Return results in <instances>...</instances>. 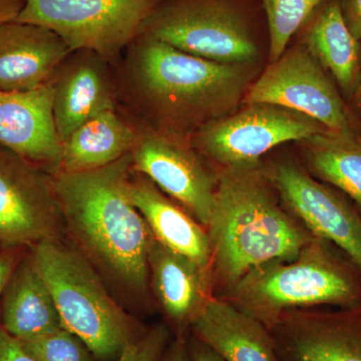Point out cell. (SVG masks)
Segmentation results:
<instances>
[{"label": "cell", "instance_id": "28", "mask_svg": "<svg viewBox=\"0 0 361 361\" xmlns=\"http://www.w3.org/2000/svg\"><path fill=\"white\" fill-rule=\"evenodd\" d=\"M338 2L348 30L361 42V0H338Z\"/></svg>", "mask_w": 361, "mask_h": 361}, {"label": "cell", "instance_id": "3", "mask_svg": "<svg viewBox=\"0 0 361 361\" xmlns=\"http://www.w3.org/2000/svg\"><path fill=\"white\" fill-rule=\"evenodd\" d=\"M218 173L215 204L207 227L216 297L259 266L293 260L315 238L285 208L262 163Z\"/></svg>", "mask_w": 361, "mask_h": 361}, {"label": "cell", "instance_id": "27", "mask_svg": "<svg viewBox=\"0 0 361 361\" xmlns=\"http://www.w3.org/2000/svg\"><path fill=\"white\" fill-rule=\"evenodd\" d=\"M0 361H37L32 357L20 341L0 326Z\"/></svg>", "mask_w": 361, "mask_h": 361}, {"label": "cell", "instance_id": "15", "mask_svg": "<svg viewBox=\"0 0 361 361\" xmlns=\"http://www.w3.org/2000/svg\"><path fill=\"white\" fill-rule=\"evenodd\" d=\"M52 97L51 80L25 92H0V146L54 175L61 170L63 145Z\"/></svg>", "mask_w": 361, "mask_h": 361}, {"label": "cell", "instance_id": "12", "mask_svg": "<svg viewBox=\"0 0 361 361\" xmlns=\"http://www.w3.org/2000/svg\"><path fill=\"white\" fill-rule=\"evenodd\" d=\"M63 222L54 175L0 146V245L56 238Z\"/></svg>", "mask_w": 361, "mask_h": 361}, {"label": "cell", "instance_id": "8", "mask_svg": "<svg viewBox=\"0 0 361 361\" xmlns=\"http://www.w3.org/2000/svg\"><path fill=\"white\" fill-rule=\"evenodd\" d=\"M310 116L270 104L245 108L195 133L190 141L211 165L223 169L261 163L266 153L287 142H302L325 130Z\"/></svg>", "mask_w": 361, "mask_h": 361}, {"label": "cell", "instance_id": "31", "mask_svg": "<svg viewBox=\"0 0 361 361\" xmlns=\"http://www.w3.org/2000/svg\"><path fill=\"white\" fill-rule=\"evenodd\" d=\"M26 0H0V25L18 20Z\"/></svg>", "mask_w": 361, "mask_h": 361}, {"label": "cell", "instance_id": "11", "mask_svg": "<svg viewBox=\"0 0 361 361\" xmlns=\"http://www.w3.org/2000/svg\"><path fill=\"white\" fill-rule=\"evenodd\" d=\"M264 173L285 208L311 234L331 242L361 270L360 209L295 161H275L264 166Z\"/></svg>", "mask_w": 361, "mask_h": 361}, {"label": "cell", "instance_id": "17", "mask_svg": "<svg viewBox=\"0 0 361 361\" xmlns=\"http://www.w3.org/2000/svg\"><path fill=\"white\" fill-rule=\"evenodd\" d=\"M189 329L224 361H280L270 330L220 297L206 301Z\"/></svg>", "mask_w": 361, "mask_h": 361}, {"label": "cell", "instance_id": "24", "mask_svg": "<svg viewBox=\"0 0 361 361\" xmlns=\"http://www.w3.org/2000/svg\"><path fill=\"white\" fill-rule=\"evenodd\" d=\"M267 18L270 61H276L288 47L313 11L324 0H261Z\"/></svg>", "mask_w": 361, "mask_h": 361}, {"label": "cell", "instance_id": "18", "mask_svg": "<svg viewBox=\"0 0 361 361\" xmlns=\"http://www.w3.org/2000/svg\"><path fill=\"white\" fill-rule=\"evenodd\" d=\"M152 288L169 322L184 334L213 296L210 271L154 239L149 253Z\"/></svg>", "mask_w": 361, "mask_h": 361}, {"label": "cell", "instance_id": "32", "mask_svg": "<svg viewBox=\"0 0 361 361\" xmlns=\"http://www.w3.org/2000/svg\"><path fill=\"white\" fill-rule=\"evenodd\" d=\"M16 262L14 256L8 252L0 249V310H1V297L6 288L7 281L16 267Z\"/></svg>", "mask_w": 361, "mask_h": 361}, {"label": "cell", "instance_id": "4", "mask_svg": "<svg viewBox=\"0 0 361 361\" xmlns=\"http://www.w3.org/2000/svg\"><path fill=\"white\" fill-rule=\"evenodd\" d=\"M218 297L269 329L287 311L361 305V270L331 242L315 237L293 260L259 266Z\"/></svg>", "mask_w": 361, "mask_h": 361}, {"label": "cell", "instance_id": "26", "mask_svg": "<svg viewBox=\"0 0 361 361\" xmlns=\"http://www.w3.org/2000/svg\"><path fill=\"white\" fill-rule=\"evenodd\" d=\"M171 341L172 334L168 325L159 323L123 349L116 361H161Z\"/></svg>", "mask_w": 361, "mask_h": 361}, {"label": "cell", "instance_id": "23", "mask_svg": "<svg viewBox=\"0 0 361 361\" xmlns=\"http://www.w3.org/2000/svg\"><path fill=\"white\" fill-rule=\"evenodd\" d=\"M302 144L308 172L348 196L361 210V137L325 130Z\"/></svg>", "mask_w": 361, "mask_h": 361}, {"label": "cell", "instance_id": "30", "mask_svg": "<svg viewBox=\"0 0 361 361\" xmlns=\"http://www.w3.org/2000/svg\"><path fill=\"white\" fill-rule=\"evenodd\" d=\"M188 344L192 361H224L213 349L193 336L188 338Z\"/></svg>", "mask_w": 361, "mask_h": 361}, {"label": "cell", "instance_id": "2", "mask_svg": "<svg viewBox=\"0 0 361 361\" xmlns=\"http://www.w3.org/2000/svg\"><path fill=\"white\" fill-rule=\"evenodd\" d=\"M130 172L129 153L97 170L56 173L54 190L80 252L120 287L144 296L154 237L128 193Z\"/></svg>", "mask_w": 361, "mask_h": 361}, {"label": "cell", "instance_id": "20", "mask_svg": "<svg viewBox=\"0 0 361 361\" xmlns=\"http://www.w3.org/2000/svg\"><path fill=\"white\" fill-rule=\"evenodd\" d=\"M297 33L299 42L331 73L342 92L355 97L361 77V44L342 18L338 0H324Z\"/></svg>", "mask_w": 361, "mask_h": 361}, {"label": "cell", "instance_id": "9", "mask_svg": "<svg viewBox=\"0 0 361 361\" xmlns=\"http://www.w3.org/2000/svg\"><path fill=\"white\" fill-rule=\"evenodd\" d=\"M134 123L137 140L130 152L132 170L149 178L207 229L215 204L218 170L194 148L190 139Z\"/></svg>", "mask_w": 361, "mask_h": 361}, {"label": "cell", "instance_id": "5", "mask_svg": "<svg viewBox=\"0 0 361 361\" xmlns=\"http://www.w3.org/2000/svg\"><path fill=\"white\" fill-rule=\"evenodd\" d=\"M32 257L51 291L61 324L87 344L97 361H116L146 331L116 302L82 252L56 238L35 245Z\"/></svg>", "mask_w": 361, "mask_h": 361}, {"label": "cell", "instance_id": "13", "mask_svg": "<svg viewBox=\"0 0 361 361\" xmlns=\"http://www.w3.org/2000/svg\"><path fill=\"white\" fill-rule=\"evenodd\" d=\"M269 330L280 361H361V305L287 311Z\"/></svg>", "mask_w": 361, "mask_h": 361}, {"label": "cell", "instance_id": "10", "mask_svg": "<svg viewBox=\"0 0 361 361\" xmlns=\"http://www.w3.org/2000/svg\"><path fill=\"white\" fill-rule=\"evenodd\" d=\"M325 71L299 42L250 85L243 103L276 104L310 116L325 129L355 132L353 116Z\"/></svg>", "mask_w": 361, "mask_h": 361}, {"label": "cell", "instance_id": "7", "mask_svg": "<svg viewBox=\"0 0 361 361\" xmlns=\"http://www.w3.org/2000/svg\"><path fill=\"white\" fill-rule=\"evenodd\" d=\"M161 1L26 0L16 21L49 28L65 40L71 51H96L114 68Z\"/></svg>", "mask_w": 361, "mask_h": 361}, {"label": "cell", "instance_id": "21", "mask_svg": "<svg viewBox=\"0 0 361 361\" xmlns=\"http://www.w3.org/2000/svg\"><path fill=\"white\" fill-rule=\"evenodd\" d=\"M0 326L20 341L63 327L51 291L32 255L16 265L1 297Z\"/></svg>", "mask_w": 361, "mask_h": 361}, {"label": "cell", "instance_id": "29", "mask_svg": "<svg viewBox=\"0 0 361 361\" xmlns=\"http://www.w3.org/2000/svg\"><path fill=\"white\" fill-rule=\"evenodd\" d=\"M161 361H192L188 338L185 334H178L176 338L171 341Z\"/></svg>", "mask_w": 361, "mask_h": 361}, {"label": "cell", "instance_id": "22", "mask_svg": "<svg viewBox=\"0 0 361 361\" xmlns=\"http://www.w3.org/2000/svg\"><path fill=\"white\" fill-rule=\"evenodd\" d=\"M135 123L120 109L82 123L63 144L59 172H87L106 167L132 152Z\"/></svg>", "mask_w": 361, "mask_h": 361}, {"label": "cell", "instance_id": "14", "mask_svg": "<svg viewBox=\"0 0 361 361\" xmlns=\"http://www.w3.org/2000/svg\"><path fill=\"white\" fill-rule=\"evenodd\" d=\"M51 82L52 113L61 145L90 118L118 109L114 68L96 51H71L59 63Z\"/></svg>", "mask_w": 361, "mask_h": 361}, {"label": "cell", "instance_id": "16", "mask_svg": "<svg viewBox=\"0 0 361 361\" xmlns=\"http://www.w3.org/2000/svg\"><path fill=\"white\" fill-rule=\"evenodd\" d=\"M71 52L58 33L42 25H0V92H25L51 80Z\"/></svg>", "mask_w": 361, "mask_h": 361}, {"label": "cell", "instance_id": "25", "mask_svg": "<svg viewBox=\"0 0 361 361\" xmlns=\"http://www.w3.org/2000/svg\"><path fill=\"white\" fill-rule=\"evenodd\" d=\"M20 342L26 353L37 361H94V360L87 344L80 337L63 326L37 338Z\"/></svg>", "mask_w": 361, "mask_h": 361}, {"label": "cell", "instance_id": "33", "mask_svg": "<svg viewBox=\"0 0 361 361\" xmlns=\"http://www.w3.org/2000/svg\"><path fill=\"white\" fill-rule=\"evenodd\" d=\"M353 99L355 106L361 111V77L360 85H358V89L356 90L355 97H353Z\"/></svg>", "mask_w": 361, "mask_h": 361}, {"label": "cell", "instance_id": "1", "mask_svg": "<svg viewBox=\"0 0 361 361\" xmlns=\"http://www.w3.org/2000/svg\"><path fill=\"white\" fill-rule=\"evenodd\" d=\"M252 65L216 63L139 37L114 66L118 109L149 129L190 139L236 111Z\"/></svg>", "mask_w": 361, "mask_h": 361}, {"label": "cell", "instance_id": "6", "mask_svg": "<svg viewBox=\"0 0 361 361\" xmlns=\"http://www.w3.org/2000/svg\"><path fill=\"white\" fill-rule=\"evenodd\" d=\"M140 37L221 63L252 65L268 37L261 0H163Z\"/></svg>", "mask_w": 361, "mask_h": 361}, {"label": "cell", "instance_id": "19", "mask_svg": "<svg viewBox=\"0 0 361 361\" xmlns=\"http://www.w3.org/2000/svg\"><path fill=\"white\" fill-rule=\"evenodd\" d=\"M128 193L161 245L193 259L211 273L208 231L180 204L161 191L146 176L132 170Z\"/></svg>", "mask_w": 361, "mask_h": 361}]
</instances>
